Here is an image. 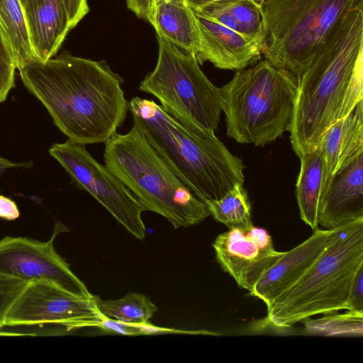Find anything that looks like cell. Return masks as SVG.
<instances>
[{"instance_id":"1","label":"cell","mask_w":363,"mask_h":363,"mask_svg":"<svg viewBox=\"0 0 363 363\" xmlns=\"http://www.w3.org/2000/svg\"><path fill=\"white\" fill-rule=\"evenodd\" d=\"M18 70L26 89L43 104L58 129L74 143H105L125 121L129 101L122 89L123 79L104 60L65 51Z\"/></svg>"},{"instance_id":"2","label":"cell","mask_w":363,"mask_h":363,"mask_svg":"<svg viewBox=\"0 0 363 363\" xmlns=\"http://www.w3.org/2000/svg\"><path fill=\"white\" fill-rule=\"evenodd\" d=\"M363 1L335 25L298 82L290 140L300 157L363 99Z\"/></svg>"},{"instance_id":"3","label":"cell","mask_w":363,"mask_h":363,"mask_svg":"<svg viewBox=\"0 0 363 363\" xmlns=\"http://www.w3.org/2000/svg\"><path fill=\"white\" fill-rule=\"evenodd\" d=\"M135 126L203 201L219 200L244 183L245 164L213 131L182 121L154 101H129Z\"/></svg>"},{"instance_id":"4","label":"cell","mask_w":363,"mask_h":363,"mask_svg":"<svg viewBox=\"0 0 363 363\" xmlns=\"http://www.w3.org/2000/svg\"><path fill=\"white\" fill-rule=\"evenodd\" d=\"M104 160L146 211L162 216L174 228L198 224L210 215L203 201L135 126L105 142Z\"/></svg>"},{"instance_id":"5","label":"cell","mask_w":363,"mask_h":363,"mask_svg":"<svg viewBox=\"0 0 363 363\" xmlns=\"http://www.w3.org/2000/svg\"><path fill=\"white\" fill-rule=\"evenodd\" d=\"M298 82L265 60L238 70L220 88L227 135L239 143L264 146L289 131Z\"/></svg>"},{"instance_id":"6","label":"cell","mask_w":363,"mask_h":363,"mask_svg":"<svg viewBox=\"0 0 363 363\" xmlns=\"http://www.w3.org/2000/svg\"><path fill=\"white\" fill-rule=\"evenodd\" d=\"M363 266V218L342 226L311 268L267 308L266 325L288 328L318 314L346 310L353 277Z\"/></svg>"},{"instance_id":"7","label":"cell","mask_w":363,"mask_h":363,"mask_svg":"<svg viewBox=\"0 0 363 363\" xmlns=\"http://www.w3.org/2000/svg\"><path fill=\"white\" fill-rule=\"evenodd\" d=\"M363 0H265L262 55L298 81L336 23Z\"/></svg>"},{"instance_id":"8","label":"cell","mask_w":363,"mask_h":363,"mask_svg":"<svg viewBox=\"0 0 363 363\" xmlns=\"http://www.w3.org/2000/svg\"><path fill=\"white\" fill-rule=\"evenodd\" d=\"M157 38V65L139 89L156 97L164 111L182 121L215 132L222 111L220 88L203 74L195 54Z\"/></svg>"},{"instance_id":"9","label":"cell","mask_w":363,"mask_h":363,"mask_svg":"<svg viewBox=\"0 0 363 363\" xmlns=\"http://www.w3.org/2000/svg\"><path fill=\"white\" fill-rule=\"evenodd\" d=\"M49 153L78 187L95 198L129 233L140 240L145 238L141 214L145 208L115 174L89 154L85 145L68 139L53 144Z\"/></svg>"},{"instance_id":"10","label":"cell","mask_w":363,"mask_h":363,"mask_svg":"<svg viewBox=\"0 0 363 363\" xmlns=\"http://www.w3.org/2000/svg\"><path fill=\"white\" fill-rule=\"evenodd\" d=\"M97 298H81L46 281H31L9 309L5 326L55 324L67 330L97 327L104 317Z\"/></svg>"},{"instance_id":"11","label":"cell","mask_w":363,"mask_h":363,"mask_svg":"<svg viewBox=\"0 0 363 363\" xmlns=\"http://www.w3.org/2000/svg\"><path fill=\"white\" fill-rule=\"evenodd\" d=\"M6 236L0 240V274L31 282L46 281L81 298L94 297L56 252L53 240Z\"/></svg>"},{"instance_id":"12","label":"cell","mask_w":363,"mask_h":363,"mask_svg":"<svg viewBox=\"0 0 363 363\" xmlns=\"http://www.w3.org/2000/svg\"><path fill=\"white\" fill-rule=\"evenodd\" d=\"M213 247L221 268L249 291L284 252L274 249L266 230L253 225L219 234Z\"/></svg>"},{"instance_id":"13","label":"cell","mask_w":363,"mask_h":363,"mask_svg":"<svg viewBox=\"0 0 363 363\" xmlns=\"http://www.w3.org/2000/svg\"><path fill=\"white\" fill-rule=\"evenodd\" d=\"M342 226L327 230L318 228L304 242L284 252L256 282L250 294L261 299L267 308H269L311 268L327 247L339 236Z\"/></svg>"},{"instance_id":"14","label":"cell","mask_w":363,"mask_h":363,"mask_svg":"<svg viewBox=\"0 0 363 363\" xmlns=\"http://www.w3.org/2000/svg\"><path fill=\"white\" fill-rule=\"evenodd\" d=\"M200 46L196 54L199 64L206 61L221 69L242 70L261 58L262 43L194 11Z\"/></svg>"},{"instance_id":"15","label":"cell","mask_w":363,"mask_h":363,"mask_svg":"<svg viewBox=\"0 0 363 363\" xmlns=\"http://www.w3.org/2000/svg\"><path fill=\"white\" fill-rule=\"evenodd\" d=\"M363 218V154L335 175L320 199L318 222L337 228Z\"/></svg>"},{"instance_id":"16","label":"cell","mask_w":363,"mask_h":363,"mask_svg":"<svg viewBox=\"0 0 363 363\" xmlns=\"http://www.w3.org/2000/svg\"><path fill=\"white\" fill-rule=\"evenodd\" d=\"M318 148L322 166L320 199L333 177L363 154V99L328 129Z\"/></svg>"},{"instance_id":"17","label":"cell","mask_w":363,"mask_h":363,"mask_svg":"<svg viewBox=\"0 0 363 363\" xmlns=\"http://www.w3.org/2000/svg\"><path fill=\"white\" fill-rule=\"evenodd\" d=\"M30 43L40 62L58 51L72 29L62 0H24L22 4Z\"/></svg>"},{"instance_id":"18","label":"cell","mask_w":363,"mask_h":363,"mask_svg":"<svg viewBox=\"0 0 363 363\" xmlns=\"http://www.w3.org/2000/svg\"><path fill=\"white\" fill-rule=\"evenodd\" d=\"M152 26L159 35L181 50L197 53L200 38L194 10L186 0L160 1Z\"/></svg>"},{"instance_id":"19","label":"cell","mask_w":363,"mask_h":363,"mask_svg":"<svg viewBox=\"0 0 363 363\" xmlns=\"http://www.w3.org/2000/svg\"><path fill=\"white\" fill-rule=\"evenodd\" d=\"M301 168L296 186L302 220L315 231L318 229V211L321 183V158L319 149L299 157Z\"/></svg>"},{"instance_id":"20","label":"cell","mask_w":363,"mask_h":363,"mask_svg":"<svg viewBox=\"0 0 363 363\" xmlns=\"http://www.w3.org/2000/svg\"><path fill=\"white\" fill-rule=\"evenodd\" d=\"M0 25L14 53L18 69L38 61L30 43L20 0H0Z\"/></svg>"},{"instance_id":"21","label":"cell","mask_w":363,"mask_h":363,"mask_svg":"<svg viewBox=\"0 0 363 363\" xmlns=\"http://www.w3.org/2000/svg\"><path fill=\"white\" fill-rule=\"evenodd\" d=\"M209 214L229 229L248 230L252 225L251 204L243 184H236L219 200L204 201Z\"/></svg>"},{"instance_id":"22","label":"cell","mask_w":363,"mask_h":363,"mask_svg":"<svg viewBox=\"0 0 363 363\" xmlns=\"http://www.w3.org/2000/svg\"><path fill=\"white\" fill-rule=\"evenodd\" d=\"M96 304L103 315L132 324L148 323L158 311L148 297L133 292L116 300H101L98 297Z\"/></svg>"},{"instance_id":"23","label":"cell","mask_w":363,"mask_h":363,"mask_svg":"<svg viewBox=\"0 0 363 363\" xmlns=\"http://www.w3.org/2000/svg\"><path fill=\"white\" fill-rule=\"evenodd\" d=\"M324 314L319 318H305L302 320L306 333L323 336L363 335V311H348Z\"/></svg>"},{"instance_id":"24","label":"cell","mask_w":363,"mask_h":363,"mask_svg":"<svg viewBox=\"0 0 363 363\" xmlns=\"http://www.w3.org/2000/svg\"><path fill=\"white\" fill-rule=\"evenodd\" d=\"M223 5L235 19L238 32L250 39L262 42V7L252 0H238Z\"/></svg>"},{"instance_id":"25","label":"cell","mask_w":363,"mask_h":363,"mask_svg":"<svg viewBox=\"0 0 363 363\" xmlns=\"http://www.w3.org/2000/svg\"><path fill=\"white\" fill-rule=\"evenodd\" d=\"M16 62L10 43L0 25V104L14 87Z\"/></svg>"},{"instance_id":"26","label":"cell","mask_w":363,"mask_h":363,"mask_svg":"<svg viewBox=\"0 0 363 363\" xmlns=\"http://www.w3.org/2000/svg\"><path fill=\"white\" fill-rule=\"evenodd\" d=\"M29 282L0 274V328L11 306Z\"/></svg>"},{"instance_id":"27","label":"cell","mask_w":363,"mask_h":363,"mask_svg":"<svg viewBox=\"0 0 363 363\" xmlns=\"http://www.w3.org/2000/svg\"><path fill=\"white\" fill-rule=\"evenodd\" d=\"M148 323L149 322L144 324H132L104 316L97 327L123 335H147V325Z\"/></svg>"},{"instance_id":"28","label":"cell","mask_w":363,"mask_h":363,"mask_svg":"<svg viewBox=\"0 0 363 363\" xmlns=\"http://www.w3.org/2000/svg\"><path fill=\"white\" fill-rule=\"evenodd\" d=\"M346 310L363 311V266L354 274L348 294Z\"/></svg>"},{"instance_id":"29","label":"cell","mask_w":363,"mask_h":363,"mask_svg":"<svg viewBox=\"0 0 363 363\" xmlns=\"http://www.w3.org/2000/svg\"><path fill=\"white\" fill-rule=\"evenodd\" d=\"M128 8L138 18L154 24L156 0H126Z\"/></svg>"},{"instance_id":"30","label":"cell","mask_w":363,"mask_h":363,"mask_svg":"<svg viewBox=\"0 0 363 363\" xmlns=\"http://www.w3.org/2000/svg\"><path fill=\"white\" fill-rule=\"evenodd\" d=\"M69 21L71 28L87 14L89 11L87 0H62Z\"/></svg>"},{"instance_id":"31","label":"cell","mask_w":363,"mask_h":363,"mask_svg":"<svg viewBox=\"0 0 363 363\" xmlns=\"http://www.w3.org/2000/svg\"><path fill=\"white\" fill-rule=\"evenodd\" d=\"M19 216L20 212L16 202L11 199L0 194V218L13 220Z\"/></svg>"},{"instance_id":"32","label":"cell","mask_w":363,"mask_h":363,"mask_svg":"<svg viewBox=\"0 0 363 363\" xmlns=\"http://www.w3.org/2000/svg\"><path fill=\"white\" fill-rule=\"evenodd\" d=\"M189 5L194 10L199 11L203 9V7L211 5V4H225L228 2H232L238 0H186ZM257 5L262 7V4L265 1V0H252Z\"/></svg>"},{"instance_id":"33","label":"cell","mask_w":363,"mask_h":363,"mask_svg":"<svg viewBox=\"0 0 363 363\" xmlns=\"http://www.w3.org/2000/svg\"><path fill=\"white\" fill-rule=\"evenodd\" d=\"M33 163L31 162H15L0 156V176L10 168H29Z\"/></svg>"},{"instance_id":"34","label":"cell","mask_w":363,"mask_h":363,"mask_svg":"<svg viewBox=\"0 0 363 363\" xmlns=\"http://www.w3.org/2000/svg\"><path fill=\"white\" fill-rule=\"evenodd\" d=\"M160 1H169V0H156V4H157V2Z\"/></svg>"},{"instance_id":"35","label":"cell","mask_w":363,"mask_h":363,"mask_svg":"<svg viewBox=\"0 0 363 363\" xmlns=\"http://www.w3.org/2000/svg\"><path fill=\"white\" fill-rule=\"evenodd\" d=\"M21 4H23L24 0H20Z\"/></svg>"}]
</instances>
